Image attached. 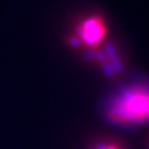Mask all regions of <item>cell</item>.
Masks as SVG:
<instances>
[{
    "mask_svg": "<svg viewBox=\"0 0 149 149\" xmlns=\"http://www.w3.org/2000/svg\"><path fill=\"white\" fill-rule=\"evenodd\" d=\"M109 120L119 125H136L149 122V88L134 86L122 92L107 108Z\"/></svg>",
    "mask_w": 149,
    "mask_h": 149,
    "instance_id": "cell-1",
    "label": "cell"
},
{
    "mask_svg": "<svg viewBox=\"0 0 149 149\" xmlns=\"http://www.w3.org/2000/svg\"><path fill=\"white\" fill-rule=\"evenodd\" d=\"M106 34L104 19L100 16L86 18L76 29V38L87 47H94L101 42Z\"/></svg>",
    "mask_w": 149,
    "mask_h": 149,
    "instance_id": "cell-2",
    "label": "cell"
},
{
    "mask_svg": "<svg viewBox=\"0 0 149 149\" xmlns=\"http://www.w3.org/2000/svg\"><path fill=\"white\" fill-rule=\"evenodd\" d=\"M97 149H122L119 146H116V145H113V144H107V145H103L101 146L100 148Z\"/></svg>",
    "mask_w": 149,
    "mask_h": 149,
    "instance_id": "cell-3",
    "label": "cell"
}]
</instances>
